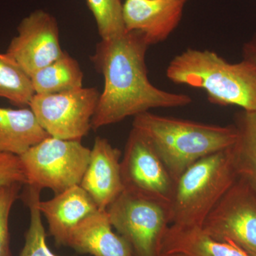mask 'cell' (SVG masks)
Masks as SVG:
<instances>
[{
    "mask_svg": "<svg viewBox=\"0 0 256 256\" xmlns=\"http://www.w3.org/2000/svg\"><path fill=\"white\" fill-rule=\"evenodd\" d=\"M95 18L101 40L114 38L126 32L121 0H86Z\"/></svg>",
    "mask_w": 256,
    "mask_h": 256,
    "instance_id": "cell-21",
    "label": "cell"
},
{
    "mask_svg": "<svg viewBox=\"0 0 256 256\" xmlns=\"http://www.w3.org/2000/svg\"><path fill=\"white\" fill-rule=\"evenodd\" d=\"M122 153L106 138L98 136L80 186L100 210H105L124 191L121 174Z\"/></svg>",
    "mask_w": 256,
    "mask_h": 256,
    "instance_id": "cell-11",
    "label": "cell"
},
{
    "mask_svg": "<svg viewBox=\"0 0 256 256\" xmlns=\"http://www.w3.org/2000/svg\"><path fill=\"white\" fill-rule=\"evenodd\" d=\"M188 0H126L124 26L140 32L150 46L165 41L178 28Z\"/></svg>",
    "mask_w": 256,
    "mask_h": 256,
    "instance_id": "cell-12",
    "label": "cell"
},
{
    "mask_svg": "<svg viewBox=\"0 0 256 256\" xmlns=\"http://www.w3.org/2000/svg\"><path fill=\"white\" fill-rule=\"evenodd\" d=\"M120 164L124 190L171 205L175 180L150 141L134 128Z\"/></svg>",
    "mask_w": 256,
    "mask_h": 256,
    "instance_id": "cell-9",
    "label": "cell"
},
{
    "mask_svg": "<svg viewBox=\"0 0 256 256\" xmlns=\"http://www.w3.org/2000/svg\"><path fill=\"white\" fill-rule=\"evenodd\" d=\"M212 238L256 256V190L238 178L204 222Z\"/></svg>",
    "mask_w": 256,
    "mask_h": 256,
    "instance_id": "cell-8",
    "label": "cell"
},
{
    "mask_svg": "<svg viewBox=\"0 0 256 256\" xmlns=\"http://www.w3.org/2000/svg\"><path fill=\"white\" fill-rule=\"evenodd\" d=\"M112 227L136 256H160L172 224L171 205L124 190L106 210Z\"/></svg>",
    "mask_w": 256,
    "mask_h": 256,
    "instance_id": "cell-5",
    "label": "cell"
},
{
    "mask_svg": "<svg viewBox=\"0 0 256 256\" xmlns=\"http://www.w3.org/2000/svg\"><path fill=\"white\" fill-rule=\"evenodd\" d=\"M50 137L33 111L0 107V152L21 156Z\"/></svg>",
    "mask_w": 256,
    "mask_h": 256,
    "instance_id": "cell-16",
    "label": "cell"
},
{
    "mask_svg": "<svg viewBox=\"0 0 256 256\" xmlns=\"http://www.w3.org/2000/svg\"><path fill=\"white\" fill-rule=\"evenodd\" d=\"M232 146L197 160L176 180L171 202L172 224L202 228L238 178Z\"/></svg>",
    "mask_w": 256,
    "mask_h": 256,
    "instance_id": "cell-4",
    "label": "cell"
},
{
    "mask_svg": "<svg viewBox=\"0 0 256 256\" xmlns=\"http://www.w3.org/2000/svg\"><path fill=\"white\" fill-rule=\"evenodd\" d=\"M149 46L144 35L136 31H126L98 44L90 60L104 76V88L92 118V130L117 124L151 109L192 104L190 96L162 90L150 82L146 63Z\"/></svg>",
    "mask_w": 256,
    "mask_h": 256,
    "instance_id": "cell-1",
    "label": "cell"
},
{
    "mask_svg": "<svg viewBox=\"0 0 256 256\" xmlns=\"http://www.w3.org/2000/svg\"><path fill=\"white\" fill-rule=\"evenodd\" d=\"M42 190L26 186L24 194L30 212V223L25 236V244L20 256H60L53 254L48 248L46 233L42 220V214L38 210Z\"/></svg>",
    "mask_w": 256,
    "mask_h": 256,
    "instance_id": "cell-20",
    "label": "cell"
},
{
    "mask_svg": "<svg viewBox=\"0 0 256 256\" xmlns=\"http://www.w3.org/2000/svg\"><path fill=\"white\" fill-rule=\"evenodd\" d=\"M90 149L80 141L53 137L32 146L20 156L26 174V186L55 194L80 185L90 160Z\"/></svg>",
    "mask_w": 256,
    "mask_h": 256,
    "instance_id": "cell-6",
    "label": "cell"
},
{
    "mask_svg": "<svg viewBox=\"0 0 256 256\" xmlns=\"http://www.w3.org/2000/svg\"><path fill=\"white\" fill-rule=\"evenodd\" d=\"M132 128L151 143L175 182L188 166L235 144V124L222 126L146 112L134 117Z\"/></svg>",
    "mask_w": 256,
    "mask_h": 256,
    "instance_id": "cell-2",
    "label": "cell"
},
{
    "mask_svg": "<svg viewBox=\"0 0 256 256\" xmlns=\"http://www.w3.org/2000/svg\"><path fill=\"white\" fill-rule=\"evenodd\" d=\"M34 95L31 77L6 53H0V98L24 107Z\"/></svg>",
    "mask_w": 256,
    "mask_h": 256,
    "instance_id": "cell-19",
    "label": "cell"
},
{
    "mask_svg": "<svg viewBox=\"0 0 256 256\" xmlns=\"http://www.w3.org/2000/svg\"><path fill=\"white\" fill-rule=\"evenodd\" d=\"M160 256H182L176 254H160Z\"/></svg>",
    "mask_w": 256,
    "mask_h": 256,
    "instance_id": "cell-25",
    "label": "cell"
},
{
    "mask_svg": "<svg viewBox=\"0 0 256 256\" xmlns=\"http://www.w3.org/2000/svg\"><path fill=\"white\" fill-rule=\"evenodd\" d=\"M100 92L80 88L52 94H35L28 107L50 137L82 141L92 129Z\"/></svg>",
    "mask_w": 256,
    "mask_h": 256,
    "instance_id": "cell-7",
    "label": "cell"
},
{
    "mask_svg": "<svg viewBox=\"0 0 256 256\" xmlns=\"http://www.w3.org/2000/svg\"><path fill=\"white\" fill-rule=\"evenodd\" d=\"M35 94H52L82 87L84 73L78 62L66 52L31 76Z\"/></svg>",
    "mask_w": 256,
    "mask_h": 256,
    "instance_id": "cell-17",
    "label": "cell"
},
{
    "mask_svg": "<svg viewBox=\"0 0 256 256\" xmlns=\"http://www.w3.org/2000/svg\"><path fill=\"white\" fill-rule=\"evenodd\" d=\"M166 76L204 90L212 104L256 111V68L246 60L232 64L212 50L188 48L170 62Z\"/></svg>",
    "mask_w": 256,
    "mask_h": 256,
    "instance_id": "cell-3",
    "label": "cell"
},
{
    "mask_svg": "<svg viewBox=\"0 0 256 256\" xmlns=\"http://www.w3.org/2000/svg\"><path fill=\"white\" fill-rule=\"evenodd\" d=\"M22 184H13L0 188V256H12L10 250L9 218L14 202L20 196Z\"/></svg>",
    "mask_w": 256,
    "mask_h": 256,
    "instance_id": "cell-22",
    "label": "cell"
},
{
    "mask_svg": "<svg viewBox=\"0 0 256 256\" xmlns=\"http://www.w3.org/2000/svg\"><path fill=\"white\" fill-rule=\"evenodd\" d=\"M16 183H28L20 156L0 152V188Z\"/></svg>",
    "mask_w": 256,
    "mask_h": 256,
    "instance_id": "cell-23",
    "label": "cell"
},
{
    "mask_svg": "<svg viewBox=\"0 0 256 256\" xmlns=\"http://www.w3.org/2000/svg\"><path fill=\"white\" fill-rule=\"evenodd\" d=\"M64 52L56 20L50 13L38 10L20 22L18 35L11 40L5 53L31 77Z\"/></svg>",
    "mask_w": 256,
    "mask_h": 256,
    "instance_id": "cell-10",
    "label": "cell"
},
{
    "mask_svg": "<svg viewBox=\"0 0 256 256\" xmlns=\"http://www.w3.org/2000/svg\"><path fill=\"white\" fill-rule=\"evenodd\" d=\"M160 254L182 256H250L233 244L212 238L202 227L171 224L161 246Z\"/></svg>",
    "mask_w": 256,
    "mask_h": 256,
    "instance_id": "cell-15",
    "label": "cell"
},
{
    "mask_svg": "<svg viewBox=\"0 0 256 256\" xmlns=\"http://www.w3.org/2000/svg\"><path fill=\"white\" fill-rule=\"evenodd\" d=\"M242 54L244 60L252 63L256 68V35L244 44Z\"/></svg>",
    "mask_w": 256,
    "mask_h": 256,
    "instance_id": "cell-24",
    "label": "cell"
},
{
    "mask_svg": "<svg viewBox=\"0 0 256 256\" xmlns=\"http://www.w3.org/2000/svg\"><path fill=\"white\" fill-rule=\"evenodd\" d=\"M37 206L46 218L50 233L58 246H66L73 229L82 220L100 210L80 185L55 194L47 201L40 200Z\"/></svg>",
    "mask_w": 256,
    "mask_h": 256,
    "instance_id": "cell-13",
    "label": "cell"
},
{
    "mask_svg": "<svg viewBox=\"0 0 256 256\" xmlns=\"http://www.w3.org/2000/svg\"><path fill=\"white\" fill-rule=\"evenodd\" d=\"M112 228L106 210H98L73 229L66 246L94 256H136L129 242Z\"/></svg>",
    "mask_w": 256,
    "mask_h": 256,
    "instance_id": "cell-14",
    "label": "cell"
},
{
    "mask_svg": "<svg viewBox=\"0 0 256 256\" xmlns=\"http://www.w3.org/2000/svg\"><path fill=\"white\" fill-rule=\"evenodd\" d=\"M235 126L238 138L232 149L236 170L238 178L256 190V111L237 114Z\"/></svg>",
    "mask_w": 256,
    "mask_h": 256,
    "instance_id": "cell-18",
    "label": "cell"
}]
</instances>
